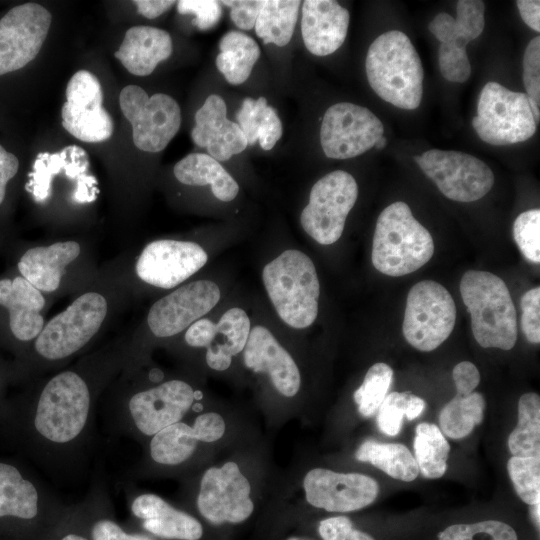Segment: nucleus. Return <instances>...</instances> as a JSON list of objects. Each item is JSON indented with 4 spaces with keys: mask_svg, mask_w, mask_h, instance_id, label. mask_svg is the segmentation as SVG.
Wrapping results in <instances>:
<instances>
[{
    "mask_svg": "<svg viewBox=\"0 0 540 540\" xmlns=\"http://www.w3.org/2000/svg\"><path fill=\"white\" fill-rule=\"evenodd\" d=\"M131 511L143 520L145 530L162 539L199 540L203 535L202 525L196 518L172 507L158 495L137 496Z\"/></svg>",
    "mask_w": 540,
    "mask_h": 540,
    "instance_id": "23",
    "label": "nucleus"
},
{
    "mask_svg": "<svg viewBox=\"0 0 540 540\" xmlns=\"http://www.w3.org/2000/svg\"><path fill=\"white\" fill-rule=\"evenodd\" d=\"M251 486L235 462L208 468L200 482L197 508L210 523H241L253 512Z\"/></svg>",
    "mask_w": 540,
    "mask_h": 540,
    "instance_id": "13",
    "label": "nucleus"
},
{
    "mask_svg": "<svg viewBox=\"0 0 540 540\" xmlns=\"http://www.w3.org/2000/svg\"><path fill=\"white\" fill-rule=\"evenodd\" d=\"M460 294L477 343L512 349L518 336L517 312L505 282L488 271L468 270L461 278Z\"/></svg>",
    "mask_w": 540,
    "mask_h": 540,
    "instance_id": "2",
    "label": "nucleus"
},
{
    "mask_svg": "<svg viewBox=\"0 0 540 540\" xmlns=\"http://www.w3.org/2000/svg\"><path fill=\"white\" fill-rule=\"evenodd\" d=\"M180 14H193L200 30L214 27L222 16L221 3L213 0H182L177 2Z\"/></svg>",
    "mask_w": 540,
    "mask_h": 540,
    "instance_id": "48",
    "label": "nucleus"
},
{
    "mask_svg": "<svg viewBox=\"0 0 540 540\" xmlns=\"http://www.w3.org/2000/svg\"><path fill=\"white\" fill-rule=\"evenodd\" d=\"M207 260V253L197 243L161 239L143 249L136 273L150 285L170 289L199 271Z\"/></svg>",
    "mask_w": 540,
    "mask_h": 540,
    "instance_id": "16",
    "label": "nucleus"
},
{
    "mask_svg": "<svg viewBox=\"0 0 540 540\" xmlns=\"http://www.w3.org/2000/svg\"><path fill=\"white\" fill-rule=\"evenodd\" d=\"M301 1L266 0L255 23V32L265 44L285 46L292 38Z\"/></svg>",
    "mask_w": 540,
    "mask_h": 540,
    "instance_id": "34",
    "label": "nucleus"
},
{
    "mask_svg": "<svg viewBox=\"0 0 540 540\" xmlns=\"http://www.w3.org/2000/svg\"><path fill=\"white\" fill-rule=\"evenodd\" d=\"M307 502L329 512H352L376 499L379 486L371 477L360 473H339L324 468L307 472L303 480Z\"/></svg>",
    "mask_w": 540,
    "mask_h": 540,
    "instance_id": "17",
    "label": "nucleus"
},
{
    "mask_svg": "<svg viewBox=\"0 0 540 540\" xmlns=\"http://www.w3.org/2000/svg\"><path fill=\"white\" fill-rule=\"evenodd\" d=\"M523 82L526 95L535 116L540 118V37L536 36L527 44L523 55Z\"/></svg>",
    "mask_w": 540,
    "mask_h": 540,
    "instance_id": "45",
    "label": "nucleus"
},
{
    "mask_svg": "<svg viewBox=\"0 0 540 540\" xmlns=\"http://www.w3.org/2000/svg\"><path fill=\"white\" fill-rule=\"evenodd\" d=\"M386 144H387V139H386L384 136H381V137L377 140V142L375 143V147H376L377 149H382V148H384V147L386 146Z\"/></svg>",
    "mask_w": 540,
    "mask_h": 540,
    "instance_id": "60",
    "label": "nucleus"
},
{
    "mask_svg": "<svg viewBox=\"0 0 540 540\" xmlns=\"http://www.w3.org/2000/svg\"><path fill=\"white\" fill-rule=\"evenodd\" d=\"M102 102L103 92L97 77L87 70L77 71L67 84L66 102L61 109L65 130L83 142L108 140L114 123Z\"/></svg>",
    "mask_w": 540,
    "mask_h": 540,
    "instance_id": "14",
    "label": "nucleus"
},
{
    "mask_svg": "<svg viewBox=\"0 0 540 540\" xmlns=\"http://www.w3.org/2000/svg\"><path fill=\"white\" fill-rule=\"evenodd\" d=\"M71 156V146L65 147L57 153H40L34 162L31 180L27 184V190L31 191L35 200L42 202L50 194L51 180L54 175L65 170Z\"/></svg>",
    "mask_w": 540,
    "mask_h": 540,
    "instance_id": "42",
    "label": "nucleus"
},
{
    "mask_svg": "<svg viewBox=\"0 0 540 540\" xmlns=\"http://www.w3.org/2000/svg\"><path fill=\"white\" fill-rule=\"evenodd\" d=\"M393 382V370L386 363H375L367 371L363 383L353 394L359 413L364 417H372Z\"/></svg>",
    "mask_w": 540,
    "mask_h": 540,
    "instance_id": "40",
    "label": "nucleus"
},
{
    "mask_svg": "<svg viewBox=\"0 0 540 540\" xmlns=\"http://www.w3.org/2000/svg\"><path fill=\"white\" fill-rule=\"evenodd\" d=\"M508 447L513 456H540V397L523 394L518 402V423L510 433Z\"/></svg>",
    "mask_w": 540,
    "mask_h": 540,
    "instance_id": "36",
    "label": "nucleus"
},
{
    "mask_svg": "<svg viewBox=\"0 0 540 540\" xmlns=\"http://www.w3.org/2000/svg\"><path fill=\"white\" fill-rule=\"evenodd\" d=\"M438 540H518L510 525L498 520H485L472 524H455L445 528Z\"/></svg>",
    "mask_w": 540,
    "mask_h": 540,
    "instance_id": "43",
    "label": "nucleus"
},
{
    "mask_svg": "<svg viewBox=\"0 0 540 540\" xmlns=\"http://www.w3.org/2000/svg\"><path fill=\"white\" fill-rule=\"evenodd\" d=\"M216 324L207 318H200L191 324L186 333L185 341L192 347H208L215 335Z\"/></svg>",
    "mask_w": 540,
    "mask_h": 540,
    "instance_id": "54",
    "label": "nucleus"
},
{
    "mask_svg": "<svg viewBox=\"0 0 540 540\" xmlns=\"http://www.w3.org/2000/svg\"><path fill=\"white\" fill-rule=\"evenodd\" d=\"M452 376L457 393L461 395H468L474 392V389L480 383L479 370L469 361H462L455 365Z\"/></svg>",
    "mask_w": 540,
    "mask_h": 540,
    "instance_id": "52",
    "label": "nucleus"
},
{
    "mask_svg": "<svg viewBox=\"0 0 540 540\" xmlns=\"http://www.w3.org/2000/svg\"><path fill=\"white\" fill-rule=\"evenodd\" d=\"M92 540H151L150 538L126 533L117 523L109 519L97 521L91 531Z\"/></svg>",
    "mask_w": 540,
    "mask_h": 540,
    "instance_id": "53",
    "label": "nucleus"
},
{
    "mask_svg": "<svg viewBox=\"0 0 540 540\" xmlns=\"http://www.w3.org/2000/svg\"><path fill=\"white\" fill-rule=\"evenodd\" d=\"M355 457L361 462L372 464L397 480L410 482L419 474L414 456L403 444L381 443L368 439L358 447Z\"/></svg>",
    "mask_w": 540,
    "mask_h": 540,
    "instance_id": "32",
    "label": "nucleus"
},
{
    "mask_svg": "<svg viewBox=\"0 0 540 540\" xmlns=\"http://www.w3.org/2000/svg\"><path fill=\"white\" fill-rule=\"evenodd\" d=\"M220 295L219 287L210 280L183 285L152 305L148 326L157 337L176 335L213 309Z\"/></svg>",
    "mask_w": 540,
    "mask_h": 540,
    "instance_id": "18",
    "label": "nucleus"
},
{
    "mask_svg": "<svg viewBox=\"0 0 540 540\" xmlns=\"http://www.w3.org/2000/svg\"><path fill=\"white\" fill-rule=\"evenodd\" d=\"M425 401L409 392L387 394L377 410V425L387 436H396L402 428L403 417L414 420L425 410Z\"/></svg>",
    "mask_w": 540,
    "mask_h": 540,
    "instance_id": "39",
    "label": "nucleus"
},
{
    "mask_svg": "<svg viewBox=\"0 0 540 540\" xmlns=\"http://www.w3.org/2000/svg\"><path fill=\"white\" fill-rule=\"evenodd\" d=\"M507 470L519 498L528 505L540 502V456H512Z\"/></svg>",
    "mask_w": 540,
    "mask_h": 540,
    "instance_id": "41",
    "label": "nucleus"
},
{
    "mask_svg": "<svg viewBox=\"0 0 540 540\" xmlns=\"http://www.w3.org/2000/svg\"><path fill=\"white\" fill-rule=\"evenodd\" d=\"M318 532L323 540H375L369 534L356 529L345 516L323 519L319 523Z\"/></svg>",
    "mask_w": 540,
    "mask_h": 540,
    "instance_id": "49",
    "label": "nucleus"
},
{
    "mask_svg": "<svg viewBox=\"0 0 540 540\" xmlns=\"http://www.w3.org/2000/svg\"><path fill=\"white\" fill-rule=\"evenodd\" d=\"M250 325V319L243 309L234 307L227 310L216 323L214 338L207 347V365L216 371L228 369L232 357L243 351Z\"/></svg>",
    "mask_w": 540,
    "mask_h": 540,
    "instance_id": "29",
    "label": "nucleus"
},
{
    "mask_svg": "<svg viewBox=\"0 0 540 540\" xmlns=\"http://www.w3.org/2000/svg\"><path fill=\"white\" fill-rule=\"evenodd\" d=\"M119 104L131 123L133 143L142 151H162L180 128L181 109L167 94L155 93L149 97L141 87L128 85L120 92Z\"/></svg>",
    "mask_w": 540,
    "mask_h": 540,
    "instance_id": "9",
    "label": "nucleus"
},
{
    "mask_svg": "<svg viewBox=\"0 0 540 540\" xmlns=\"http://www.w3.org/2000/svg\"><path fill=\"white\" fill-rule=\"evenodd\" d=\"M383 133L381 120L368 108L339 102L323 116L320 143L328 158L348 159L370 150Z\"/></svg>",
    "mask_w": 540,
    "mask_h": 540,
    "instance_id": "12",
    "label": "nucleus"
},
{
    "mask_svg": "<svg viewBox=\"0 0 540 540\" xmlns=\"http://www.w3.org/2000/svg\"><path fill=\"white\" fill-rule=\"evenodd\" d=\"M456 306L451 294L433 280H423L408 292L402 331L415 349L429 352L439 347L452 333Z\"/></svg>",
    "mask_w": 540,
    "mask_h": 540,
    "instance_id": "7",
    "label": "nucleus"
},
{
    "mask_svg": "<svg viewBox=\"0 0 540 540\" xmlns=\"http://www.w3.org/2000/svg\"><path fill=\"white\" fill-rule=\"evenodd\" d=\"M358 197L354 177L342 170L330 172L312 187L309 202L301 212L304 231L322 245L335 243Z\"/></svg>",
    "mask_w": 540,
    "mask_h": 540,
    "instance_id": "8",
    "label": "nucleus"
},
{
    "mask_svg": "<svg viewBox=\"0 0 540 540\" xmlns=\"http://www.w3.org/2000/svg\"><path fill=\"white\" fill-rule=\"evenodd\" d=\"M439 68L442 76L454 83H464L471 75V64L466 49L449 43L439 46Z\"/></svg>",
    "mask_w": 540,
    "mask_h": 540,
    "instance_id": "46",
    "label": "nucleus"
},
{
    "mask_svg": "<svg viewBox=\"0 0 540 540\" xmlns=\"http://www.w3.org/2000/svg\"><path fill=\"white\" fill-rule=\"evenodd\" d=\"M38 513V492L13 465L0 462V517L32 519Z\"/></svg>",
    "mask_w": 540,
    "mask_h": 540,
    "instance_id": "33",
    "label": "nucleus"
},
{
    "mask_svg": "<svg viewBox=\"0 0 540 540\" xmlns=\"http://www.w3.org/2000/svg\"><path fill=\"white\" fill-rule=\"evenodd\" d=\"M485 399L479 392L456 394L441 410L440 430L451 439L469 435L483 420Z\"/></svg>",
    "mask_w": 540,
    "mask_h": 540,
    "instance_id": "38",
    "label": "nucleus"
},
{
    "mask_svg": "<svg viewBox=\"0 0 540 540\" xmlns=\"http://www.w3.org/2000/svg\"><path fill=\"white\" fill-rule=\"evenodd\" d=\"M219 49L216 57L218 70L230 84L244 83L260 57L256 41L242 32L231 30L222 36Z\"/></svg>",
    "mask_w": 540,
    "mask_h": 540,
    "instance_id": "30",
    "label": "nucleus"
},
{
    "mask_svg": "<svg viewBox=\"0 0 540 540\" xmlns=\"http://www.w3.org/2000/svg\"><path fill=\"white\" fill-rule=\"evenodd\" d=\"M62 540H88V539L78 534H68L64 536Z\"/></svg>",
    "mask_w": 540,
    "mask_h": 540,
    "instance_id": "59",
    "label": "nucleus"
},
{
    "mask_svg": "<svg viewBox=\"0 0 540 540\" xmlns=\"http://www.w3.org/2000/svg\"><path fill=\"white\" fill-rule=\"evenodd\" d=\"M51 20L50 12L36 3L17 5L0 19V76L23 68L38 55Z\"/></svg>",
    "mask_w": 540,
    "mask_h": 540,
    "instance_id": "15",
    "label": "nucleus"
},
{
    "mask_svg": "<svg viewBox=\"0 0 540 540\" xmlns=\"http://www.w3.org/2000/svg\"><path fill=\"white\" fill-rule=\"evenodd\" d=\"M194 399V390L188 383L170 380L133 395L129 411L136 428L146 436H153L180 422Z\"/></svg>",
    "mask_w": 540,
    "mask_h": 540,
    "instance_id": "19",
    "label": "nucleus"
},
{
    "mask_svg": "<svg viewBox=\"0 0 540 540\" xmlns=\"http://www.w3.org/2000/svg\"><path fill=\"white\" fill-rule=\"evenodd\" d=\"M520 16L527 26L540 31V2L538 0L516 1Z\"/></svg>",
    "mask_w": 540,
    "mask_h": 540,
    "instance_id": "56",
    "label": "nucleus"
},
{
    "mask_svg": "<svg viewBox=\"0 0 540 540\" xmlns=\"http://www.w3.org/2000/svg\"><path fill=\"white\" fill-rule=\"evenodd\" d=\"M531 506V515H532V518L535 522V524L537 525V527L539 528V523H540V512H539V506H540V502L534 504V505H530Z\"/></svg>",
    "mask_w": 540,
    "mask_h": 540,
    "instance_id": "58",
    "label": "nucleus"
},
{
    "mask_svg": "<svg viewBox=\"0 0 540 540\" xmlns=\"http://www.w3.org/2000/svg\"><path fill=\"white\" fill-rule=\"evenodd\" d=\"M365 68L371 88L381 99L401 109L419 107L424 70L405 33L390 30L378 36L368 49Z\"/></svg>",
    "mask_w": 540,
    "mask_h": 540,
    "instance_id": "1",
    "label": "nucleus"
},
{
    "mask_svg": "<svg viewBox=\"0 0 540 540\" xmlns=\"http://www.w3.org/2000/svg\"><path fill=\"white\" fill-rule=\"evenodd\" d=\"M138 12L148 18L154 19L169 10L176 2L166 0H136L133 2Z\"/></svg>",
    "mask_w": 540,
    "mask_h": 540,
    "instance_id": "57",
    "label": "nucleus"
},
{
    "mask_svg": "<svg viewBox=\"0 0 540 540\" xmlns=\"http://www.w3.org/2000/svg\"><path fill=\"white\" fill-rule=\"evenodd\" d=\"M192 426L198 434L199 441L206 443L219 440L226 429L223 417L215 412L197 416Z\"/></svg>",
    "mask_w": 540,
    "mask_h": 540,
    "instance_id": "51",
    "label": "nucleus"
},
{
    "mask_svg": "<svg viewBox=\"0 0 540 540\" xmlns=\"http://www.w3.org/2000/svg\"><path fill=\"white\" fill-rule=\"evenodd\" d=\"M287 540H305V539H301V538H298V537H290Z\"/></svg>",
    "mask_w": 540,
    "mask_h": 540,
    "instance_id": "61",
    "label": "nucleus"
},
{
    "mask_svg": "<svg viewBox=\"0 0 540 540\" xmlns=\"http://www.w3.org/2000/svg\"><path fill=\"white\" fill-rule=\"evenodd\" d=\"M350 14L333 0H306L302 3L301 33L307 50L326 56L338 50L346 39Z\"/></svg>",
    "mask_w": 540,
    "mask_h": 540,
    "instance_id": "22",
    "label": "nucleus"
},
{
    "mask_svg": "<svg viewBox=\"0 0 540 540\" xmlns=\"http://www.w3.org/2000/svg\"><path fill=\"white\" fill-rule=\"evenodd\" d=\"M106 314L107 302L102 295H81L43 327L35 341L36 351L49 360L72 355L97 333Z\"/></svg>",
    "mask_w": 540,
    "mask_h": 540,
    "instance_id": "10",
    "label": "nucleus"
},
{
    "mask_svg": "<svg viewBox=\"0 0 540 540\" xmlns=\"http://www.w3.org/2000/svg\"><path fill=\"white\" fill-rule=\"evenodd\" d=\"M456 18L438 13L429 23V31L440 41L466 49L470 41L478 38L485 26V3L481 0H459Z\"/></svg>",
    "mask_w": 540,
    "mask_h": 540,
    "instance_id": "27",
    "label": "nucleus"
},
{
    "mask_svg": "<svg viewBox=\"0 0 540 540\" xmlns=\"http://www.w3.org/2000/svg\"><path fill=\"white\" fill-rule=\"evenodd\" d=\"M0 305L8 309L10 329L17 339L29 341L40 334L45 299L24 277L0 280Z\"/></svg>",
    "mask_w": 540,
    "mask_h": 540,
    "instance_id": "24",
    "label": "nucleus"
},
{
    "mask_svg": "<svg viewBox=\"0 0 540 540\" xmlns=\"http://www.w3.org/2000/svg\"><path fill=\"white\" fill-rule=\"evenodd\" d=\"M521 329L526 339L540 343V287H534L521 297Z\"/></svg>",
    "mask_w": 540,
    "mask_h": 540,
    "instance_id": "47",
    "label": "nucleus"
},
{
    "mask_svg": "<svg viewBox=\"0 0 540 540\" xmlns=\"http://www.w3.org/2000/svg\"><path fill=\"white\" fill-rule=\"evenodd\" d=\"M191 138L218 162L241 153L248 145L239 125L227 118L225 101L217 94L209 95L196 112Z\"/></svg>",
    "mask_w": 540,
    "mask_h": 540,
    "instance_id": "21",
    "label": "nucleus"
},
{
    "mask_svg": "<svg viewBox=\"0 0 540 540\" xmlns=\"http://www.w3.org/2000/svg\"><path fill=\"white\" fill-rule=\"evenodd\" d=\"M514 240L525 258L540 262V210L531 209L517 216L513 224Z\"/></svg>",
    "mask_w": 540,
    "mask_h": 540,
    "instance_id": "44",
    "label": "nucleus"
},
{
    "mask_svg": "<svg viewBox=\"0 0 540 540\" xmlns=\"http://www.w3.org/2000/svg\"><path fill=\"white\" fill-rule=\"evenodd\" d=\"M170 34L151 26L129 28L115 57L135 76H147L172 54Z\"/></svg>",
    "mask_w": 540,
    "mask_h": 540,
    "instance_id": "25",
    "label": "nucleus"
},
{
    "mask_svg": "<svg viewBox=\"0 0 540 540\" xmlns=\"http://www.w3.org/2000/svg\"><path fill=\"white\" fill-rule=\"evenodd\" d=\"M198 442V434L193 426L177 422L152 436L150 455L156 463L178 465L191 457Z\"/></svg>",
    "mask_w": 540,
    "mask_h": 540,
    "instance_id": "37",
    "label": "nucleus"
},
{
    "mask_svg": "<svg viewBox=\"0 0 540 540\" xmlns=\"http://www.w3.org/2000/svg\"><path fill=\"white\" fill-rule=\"evenodd\" d=\"M263 2L261 0H239L220 3L230 7V17L238 28L250 30L255 26Z\"/></svg>",
    "mask_w": 540,
    "mask_h": 540,
    "instance_id": "50",
    "label": "nucleus"
},
{
    "mask_svg": "<svg viewBox=\"0 0 540 540\" xmlns=\"http://www.w3.org/2000/svg\"><path fill=\"white\" fill-rule=\"evenodd\" d=\"M19 168L18 158L0 145V204L4 201L6 185Z\"/></svg>",
    "mask_w": 540,
    "mask_h": 540,
    "instance_id": "55",
    "label": "nucleus"
},
{
    "mask_svg": "<svg viewBox=\"0 0 540 540\" xmlns=\"http://www.w3.org/2000/svg\"><path fill=\"white\" fill-rule=\"evenodd\" d=\"M245 366L255 373H266L275 389L285 397L295 396L301 385L297 364L270 330L254 326L243 349Z\"/></svg>",
    "mask_w": 540,
    "mask_h": 540,
    "instance_id": "20",
    "label": "nucleus"
},
{
    "mask_svg": "<svg viewBox=\"0 0 540 540\" xmlns=\"http://www.w3.org/2000/svg\"><path fill=\"white\" fill-rule=\"evenodd\" d=\"M236 119L249 145L258 141L262 149L271 150L282 136L281 120L264 97L245 98Z\"/></svg>",
    "mask_w": 540,
    "mask_h": 540,
    "instance_id": "31",
    "label": "nucleus"
},
{
    "mask_svg": "<svg viewBox=\"0 0 540 540\" xmlns=\"http://www.w3.org/2000/svg\"><path fill=\"white\" fill-rule=\"evenodd\" d=\"M413 447L419 472L424 477L437 479L445 474L450 446L437 425L419 423L415 429Z\"/></svg>",
    "mask_w": 540,
    "mask_h": 540,
    "instance_id": "35",
    "label": "nucleus"
},
{
    "mask_svg": "<svg viewBox=\"0 0 540 540\" xmlns=\"http://www.w3.org/2000/svg\"><path fill=\"white\" fill-rule=\"evenodd\" d=\"M430 232L405 202H394L379 215L372 244V264L379 272L400 277L424 266L433 256Z\"/></svg>",
    "mask_w": 540,
    "mask_h": 540,
    "instance_id": "3",
    "label": "nucleus"
},
{
    "mask_svg": "<svg viewBox=\"0 0 540 540\" xmlns=\"http://www.w3.org/2000/svg\"><path fill=\"white\" fill-rule=\"evenodd\" d=\"M414 160L445 197L457 202L479 200L494 184L490 167L464 152L431 149Z\"/></svg>",
    "mask_w": 540,
    "mask_h": 540,
    "instance_id": "11",
    "label": "nucleus"
},
{
    "mask_svg": "<svg viewBox=\"0 0 540 540\" xmlns=\"http://www.w3.org/2000/svg\"><path fill=\"white\" fill-rule=\"evenodd\" d=\"M80 253L77 242H58L49 246L31 248L18 262V269L28 282L39 291H55L68 264Z\"/></svg>",
    "mask_w": 540,
    "mask_h": 540,
    "instance_id": "26",
    "label": "nucleus"
},
{
    "mask_svg": "<svg viewBox=\"0 0 540 540\" xmlns=\"http://www.w3.org/2000/svg\"><path fill=\"white\" fill-rule=\"evenodd\" d=\"M262 280L278 316L290 327L307 328L318 315L320 284L313 261L286 250L265 265Z\"/></svg>",
    "mask_w": 540,
    "mask_h": 540,
    "instance_id": "4",
    "label": "nucleus"
},
{
    "mask_svg": "<svg viewBox=\"0 0 540 540\" xmlns=\"http://www.w3.org/2000/svg\"><path fill=\"white\" fill-rule=\"evenodd\" d=\"M174 175L185 185H210L213 195L224 202L232 201L239 192V185L224 167L209 154L192 153L174 166Z\"/></svg>",
    "mask_w": 540,
    "mask_h": 540,
    "instance_id": "28",
    "label": "nucleus"
},
{
    "mask_svg": "<svg viewBox=\"0 0 540 540\" xmlns=\"http://www.w3.org/2000/svg\"><path fill=\"white\" fill-rule=\"evenodd\" d=\"M472 126L485 143L505 146L530 139L537 123L525 93L488 82L480 93Z\"/></svg>",
    "mask_w": 540,
    "mask_h": 540,
    "instance_id": "6",
    "label": "nucleus"
},
{
    "mask_svg": "<svg viewBox=\"0 0 540 540\" xmlns=\"http://www.w3.org/2000/svg\"><path fill=\"white\" fill-rule=\"evenodd\" d=\"M90 405L91 396L86 382L75 372L59 373L40 394L34 426L48 441L68 443L83 431Z\"/></svg>",
    "mask_w": 540,
    "mask_h": 540,
    "instance_id": "5",
    "label": "nucleus"
}]
</instances>
